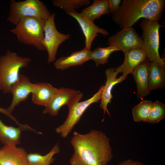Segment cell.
I'll list each match as a JSON object with an SVG mask.
<instances>
[{"label": "cell", "instance_id": "obj_24", "mask_svg": "<svg viewBox=\"0 0 165 165\" xmlns=\"http://www.w3.org/2000/svg\"><path fill=\"white\" fill-rule=\"evenodd\" d=\"M152 104L151 101L145 100L134 106L132 111L134 121L138 123L148 122Z\"/></svg>", "mask_w": 165, "mask_h": 165}, {"label": "cell", "instance_id": "obj_4", "mask_svg": "<svg viewBox=\"0 0 165 165\" xmlns=\"http://www.w3.org/2000/svg\"><path fill=\"white\" fill-rule=\"evenodd\" d=\"M45 22L34 17H25L10 31L16 36L19 42L44 50H46L43 44Z\"/></svg>", "mask_w": 165, "mask_h": 165}, {"label": "cell", "instance_id": "obj_16", "mask_svg": "<svg viewBox=\"0 0 165 165\" xmlns=\"http://www.w3.org/2000/svg\"><path fill=\"white\" fill-rule=\"evenodd\" d=\"M150 62L146 60L137 66L132 74L137 86V95L140 99L147 96L150 91L148 87Z\"/></svg>", "mask_w": 165, "mask_h": 165}, {"label": "cell", "instance_id": "obj_19", "mask_svg": "<svg viewBox=\"0 0 165 165\" xmlns=\"http://www.w3.org/2000/svg\"><path fill=\"white\" fill-rule=\"evenodd\" d=\"M165 86V67L150 62L148 87L149 90L163 89Z\"/></svg>", "mask_w": 165, "mask_h": 165}, {"label": "cell", "instance_id": "obj_22", "mask_svg": "<svg viewBox=\"0 0 165 165\" xmlns=\"http://www.w3.org/2000/svg\"><path fill=\"white\" fill-rule=\"evenodd\" d=\"M60 152L59 145L56 144L50 151L45 155L39 153L28 154L27 161L28 165H50L55 158L53 156Z\"/></svg>", "mask_w": 165, "mask_h": 165}, {"label": "cell", "instance_id": "obj_9", "mask_svg": "<svg viewBox=\"0 0 165 165\" xmlns=\"http://www.w3.org/2000/svg\"><path fill=\"white\" fill-rule=\"evenodd\" d=\"M83 95L79 90L64 87L57 89L42 113L56 116L63 106L66 105L70 107L74 103L79 101Z\"/></svg>", "mask_w": 165, "mask_h": 165}, {"label": "cell", "instance_id": "obj_6", "mask_svg": "<svg viewBox=\"0 0 165 165\" xmlns=\"http://www.w3.org/2000/svg\"><path fill=\"white\" fill-rule=\"evenodd\" d=\"M140 26L143 31L142 38L147 59L149 62H154L165 67L163 59L160 57L159 53V30L160 28L164 26L160 24L158 21L146 19L142 20Z\"/></svg>", "mask_w": 165, "mask_h": 165}, {"label": "cell", "instance_id": "obj_8", "mask_svg": "<svg viewBox=\"0 0 165 165\" xmlns=\"http://www.w3.org/2000/svg\"><path fill=\"white\" fill-rule=\"evenodd\" d=\"M55 16V13H51L45 21L44 28L43 44L48 53L49 64L55 60L59 46L71 36L69 34L61 33L57 30L54 21Z\"/></svg>", "mask_w": 165, "mask_h": 165}, {"label": "cell", "instance_id": "obj_26", "mask_svg": "<svg viewBox=\"0 0 165 165\" xmlns=\"http://www.w3.org/2000/svg\"><path fill=\"white\" fill-rule=\"evenodd\" d=\"M165 118V105L158 101L152 102L148 123H156Z\"/></svg>", "mask_w": 165, "mask_h": 165}, {"label": "cell", "instance_id": "obj_28", "mask_svg": "<svg viewBox=\"0 0 165 165\" xmlns=\"http://www.w3.org/2000/svg\"><path fill=\"white\" fill-rule=\"evenodd\" d=\"M118 165H145L142 162L135 160L128 159L120 162Z\"/></svg>", "mask_w": 165, "mask_h": 165}, {"label": "cell", "instance_id": "obj_1", "mask_svg": "<svg viewBox=\"0 0 165 165\" xmlns=\"http://www.w3.org/2000/svg\"><path fill=\"white\" fill-rule=\"evenodd\" d=\"M110 139L93 129L84 134L74 131L71 140L74 150L70 165H107L113 157Z\"/></svg>", "mask_w": 165, "mask_h": 165}, {"label": "cell", "instance_id": "obj_7", "mask_svg": "<svg viewBox=\"0 0 165 165\" xmlns=\"http://www.w3.org/2000/svg\"><path fill=\"white\" fill-rule=\"evenodd\" d=\"M103 85L98 91L90 98L82 101H77L68 107L69 112L64 123L55 129L56 132L64 138H66L75 126L79 122L86 109L92 104L98 102L101 99Z\"/></svg>", "mask_w": 165, "mask_h": 165}, {"label": "cell", "instance_id": "obj_30", "mask_svg": "<svg viewBox=\"0 0 165 165\" xmlns=\"http://www.w3.org/2000/svg\"><path fill=\"white\" fill-rule=\"evenodd\" d=\"M0 152H1V149H0Z\"/></svg>", "mask_w": 165, "mask_h": 165}, {"label": "cell", "instance_id": "obj_14", "mask_svg": "<svg viewBox=\"0 0 165 165\" xmlns=\"http://www.w3.org/2000/svg\"><path fill=\"white\" fill-rule=\"evenodd\" d=\"M106 81L105 85H103L101 92L100 107L102 109L105 115L107 112L110 115L107 109L108 104L111 103L113 98L112 91L113 87L117 84L121 82L125 79L121 76L119 78L117 76L118 74L115 68H111L106 69L105 71Z\"/></svg>", "mask_w": 165, "mask_h": 165}, {"label": "cell", "instance_id": "obj_12", "mask_svg": "<svg viewBox=\"0 0 165 165\" xmlns=\"http://www.w3.org/2000/svg\"><path fill=\"white\" fill-rule=\"evenodd\" d=\"M35 84L31 83L26 76L20 74L18 80L11 86L10 93L13 99L10 106L7 108L11 113L15 107L22 101H24L32 93Z\"/></svg>", "mask_w": 165, "mask_h": 165}, {"label": "cell", "instance_id": "obj_17", "mask_svg": "<svg viewBox=\"0 0 165 165\" xmlns=\"http://www.w3.org/2000/svg\"><path fill=\"white\" fill-rule=\"evenodd\" d=\"M90 50L84 48L81 50L72 53L68 57H60L54 62L55 68L64 70L71 67L81 65L89 60Z\"/></svg>", "mask_w": 165, "mask_h": 165}, {"label": "cell", "instance_id": "obj_2", "mask_svg": "<svg viewBox=\"0 0 165 165\" xmlns=\"http://www.w3.org/2000/svg\"><path fill=\"white\" fill-rule=\"evenodd\" d=\"M165 6L164 0H123L112 18L120 29L132 27L142 18L158 21Z\"/></svg>", "mask_w": 165, "mask_h": 165}, {"label": "cell", "instance_id": "obj_23", "mask_svg": "<svg viewBox=\"0 0 165 165\" xmlns=\"http://www.w3.org/2000/svg\"><path fill=\"white\" fill-rule=\"evenodd\" d=\"M119 50L116 46H109L106 47H97L94 50L90 51L89 60H92L98 67L100 65L107 63L111 54L113 52Z\"/></svg>", "mask_w": 165, "mask_h": 165}, {"label": "cell", "instance_id": "obj_11", "mask_svg": "<svg viewBox=\"0 0 165 165\" xmlns=\"http://www.w3.org/2000/svg\"><path fill=\"white\" fill-rule=\"evenodd\" d=\"M68 15L75 19L79 24L84 35L85 47L91 50L92 42L96 37L100 33L104 36L109 35L108 31L96 25L93 21L85 18L77 13L75 10L65 11Z\"/></svg>", "mask_w": 165, "mask_h": 165}, {"label": "cell", "instance_id": "obj_13", "mask_svg": "<svg viewBox=\"0 0 165 165\" xmlns=\"http://www.w3.org/2000/svg\"><path fill=\"white\" fill-rule=\"evenodd\" d=\"M124 55L123 64L115 68V70L118 73H122L121 76L125 79L129 74L132 73L137 66L147 59L145 52L142 49L131 50Z\"/></svg>", "mask_w": 165, "mask_h": 165}, {"label": "cell", "instance_id": "obj_27", "mask_svg": "<svg viewBox=\"0 0 165 165\" xmlns=\"http://www.w3.org/2000/svg\"><path fill=\"white\" fill-rule=\"evenodd\" d=\"M121 0H108L109 13L112 14L115 13L119 9Z\"/></svg>", "mask_w": 165, "mask_h": 165}, {"label": "cell", "instance_id": "obj_10", "mask_svg": "<svg viewBox=\"0 0 165 165\" xmlns=\"http://www.w3.org/2000/svg\"><path fill=\"white\" fill-rule=\"evenodd\" d=\"M108 41L109 46H116L124 53L133 49H144L143 40L132 27L122 28Z\"/></svg>", "mask_w": 165, "mask_h": 165}, {"label": "cell", "instance_id": "obj_25", "mask_svg": "<svg viewBox=\"0 0 165 165\" xmlns=\"http://www.w3.org/2000/svg\"><path fill=\"white\" fill-rule=\"evenodd\" d=\"M53 5L65 11L70 10H75L85 6H88L90 3V0H53Z\"/></svg>", "mask_w": 165, "mask_h": 165}, {"label": "cell", "instance_id": "obj_5", "mask_svg": "<svg viewBox=\"0 0 165 165\" xmlns=\"http://www.w3.org/2000/svg\"><path fill=\"white\" fill-rule=\"evenodd\" d=\"M10 6L7 20L15 25L25 17H34L46 21L51 14L44 2L39 0H11Z\"/></svg>", "mask_w": 165, "mask_h": 165}, {"label": "cell", "instance_id": "obj_20", "mask_svg": "<svg viewBox=\"0 0 165 165\" xmlns=\"http://www.w3.org/2000/svg\"><path fill=\"white\" fill-rule=\"evenodd\" d=\"M109 13L108 0H94L90 6L82 9L80 14L92 21Z\"/></svg>", "mask_w": 165, "mask_h": 165}, {"label": "cell", "instance_id": "obj_29", "mask_svg": "<svg viewBox=\"0 0 165 165\" xmlns=\"http://www.w3.org/2000/svg\"><path fill=\"white\" fill-rule=\"evenodd\" d=\"M0 113H2L3 114L5 115L6 116L9 117L10 118L12 119L14 121L16 124L21 126L22 125V124H20L19 122L16 120V118L13 116L11 114V113H9L7 109H5L0 107Z\"/></svg>", "mask_w": 165, "mask_h": 165}, {"label": "cell", "instance_id": "obj_18", "mask_svg": "<svg viewBox=\"0 0 165 165\" xmlns=\"http://www.w3.org/2000/svg\"><path fill=\"white\" fill-rule=\"evenodd\" d=\"M35 84L31 93L32 101L35 104L46 107L57 89L48 83H38Z\"/></svg>", "mask_w": 165, "mask_h": 165}, {"label": "cell", "instance_id": "obj_3", "mask_svg": "<svg viewBox=\"0 0 165 165\" xmlns=\"http://www.w3.org/2000/svg\"><path fill=\"white\" fill-rule=\"evenodd\" d=\"M31 61L30 58L19 56L9 50L2 56L0 57V90L4 94L10 93L12 86L19 78L20 70L27 67Z\"/></svg>", "mask_w": 165, "mask_h": 165}, {"label": "cell", "instance_id": "obj_21", "mask_svg": "<svg viewBox=\"0 0 165 165\" xmlns=\"http://www.w3.org/2000/svg\"><path fill=\"white\" fill-rule=\"evenodd\" d=\"M21 129L7 126L0 119V142L4 145L16 146L20 143Z\"/></svg>", "mask_w": 165, "mask_h": 165}, {"label": "cell", "instance_id": "obj_15", "mask_svg": "<svg viewBox=\"0 0 165 165\" xmlns=\"http://www.w3.org/2000/svg\"><path fill=\"white\" fill-rule=\"evenodd\" d=\"M27 155L22 148L5 145L1 149L0 165H28Z\"/></svg>", "mask_w": 165, "mask_h": 165}]
</instances>
